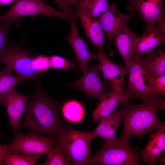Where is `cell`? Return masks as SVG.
<instances>
[{"instance_id":"6da1fadb","label":"cell","mask_w":165,"mask_h":165,"mask_svg":"<svg viewBox=\"0 0 165 165\" xmlns=\"http://www.w3.org/2000/svg\"><path fill=\"white\" fill-rule=\"evenodd\" d=\"M61 107V103L52 99L38 86L35 94L26 108L22 127L57 139L67 125L60 116Z\"/></svg>"},{"instance_id":"7a4b0ae2","label":"cell","mask_w":165,"mask_h":165,"mask_svg":"<svg viewBox=\"0 0 165 165\" xmlns=\"http://www.w3.org/2000/svg\"><path fill=\"white\" fill-rule=\"evenodd\" d=\"M121 105L119 110L124 124L123 132L119 138L121 140L129 142L132 135L140 137L165 126L157 115L158 110L165 109L162 97L145 100L139 105L128 101Z\"/></svg>"},{"instance_id":"3957f363","label":"cell","mask_w":165,"mask_h":165,"mask_svg":"<svg viewBox=\"0 0 165 165\" xmlns=\"http://www.w3.org/2000/svg\"><path fill=\"white\" fill-rule=\"evenodd\" d=\"M57 142L64 158L73 165H90L91 132L73 129L67 125L58 135Z\"/></svg>"},{"instance_id":"277c9868","label":"cell","mask_w":165,"mask_h":165,"mask_svg":"<svg viewBox=\"0 0 165 165\" xmlns=\"http://www.w3.org/2000/svg\"><path fill=\"white\" fill-rule=\"evenodd\" d=\"M141 162L138 147L119 138L105 139L100 150L91 157L90 165H138Z\"/></svg>"},{"instance_id":"5b68a950","label":"cell","mask_w":165,"mask_h":165,"mask_svg":"<svg viewBox=\"0 0 165 165\" xmlns=\"http://www.w3.org/2000/svg\"><path fill=\"white\" fill-rule=\"evenodd\" d=\"M57 139L31 131L26 134L17 133L6 151L21 152L33 156H47L54 146Z\"/></svg>"},{"instance_id":"8992f818","label":"cell","mask_w":165,"mask_h":165,"mask_svg":"<svg viewBox=\"0 0 165 165\" xmlns=\"http://www.w3.org/2000/svg\"><path fill=\"white\" fill-rule=\"evenodd\" d=\"M34 57L31 54L18 45L9 46L0 58V63L10 68L18 75L28 80L38 82L40 75L34 64Z\"/></svg>"},{"instance_id":"52a82bcc","label":"cell","mask_w":165,"mask_h":165,"mask_svg":"<svg viewBox=\"0 0 165 165\" xmlns=\"http://www.w3.org/2000/svg\"><path fill=\"white\" fill-rule=\"evenodd\" d=\"M43 0H17L5 14L0 16V20L14 22L23 16L44 15L49 17L57 16L70 20L68 14L57 10L44 3Z\"/></svg>"},{"instance_id":"ba28073f","label":"cell","mask_w":165,"mask_h":165,"mask_svg":"<svg viewBox=\"0 0 165 165\" xmlns=\"http://www.w3.org/2000/svg\"><path fill=\"white\" fill-rule=\"evenodd\" d=\"M140 60L132 59L128 72V84L125 91L130 98H138L142 101L162 97L156 94L153 88L146 81L143 74Z\"/></svg>"},{"instance_id":"9c48e42d","label":"cell","mask_w":165,"mask_h":165,"mask_svg":"<svg viewBox=\"0 0 165 165\" xmlns=\"http://www.w3.org/2000/svg\"><path fill=\"white\" fill-rule=\"evenodd\" d=\"M101 71L99 64H94L83 72L80 79L69 85L84 91L88 96L101 101L108 95L107 83L109 82L102 81L99 75Z\"/></svg>"},{"instance_id":"30bf717a","label":"cell","mask_w":165,"mask_h":165,"mask_svg":"<svg viewBox=\"0 0 165 165\" xmlns=\"http://www.w3.org/2000/svg\"><path fill=\"white\" fill-rule=\"evenodd\" d=\"M30 96L22 94L16 91V88L0 95V105H3L5 108L9 117V124L15 134L17 133L22 116Z\"/></svg>"},{"instance_id":"8fae6325","label":"cell","mask_w":165,"mask_h":165,"mask_svg":"<svg viewBox=\"0 0 165 165\" xmlns=\"http://www.w3.org/2000/svg\"><path fill=\"white\" fill-rule=\"evenodd\" d=\"M127 9L137 12L144 20L146 27L155 26L156 22L164 16L163 0H127Z\"/></svg>"},{"instance_id":"7c38bea8","label":"cell","mask_w":165,"mask_h":165,"mask_svg":"<svg viewBox=\"0 0 165 165\" xmlns=\"http://www.w3.org/2000/svg\"><path fill=\"white\" fill-rule=\"evenodd\" d=\"M76 18H72L70 20L71 32L66 39L72 47L78 64L79 69L84 72L89 68V62L91 60L97 59V56L90 51L84 40L79 35Z\"/></svg>"},{"instance_id":"4fadbf2b","label":"cell","mask_w":165,"mask_h":165,"mask_svg":"<svg viewBox=\"0 0 165 165\" xmlns=\"http://www.w3.org/2000/svg\"><path fill=\"white\" fill-rule=\"evenodd\" d=\"M110 86L111 89L108 92L107 97L100 101L93 112L94 123L110 114L119 105H121L128 101L130 98L125 91L124 87L112 84H110Z\"/></svg>"},{"instance_id":"5bb4252c","label":"cell","mask_w":165,"mask_h":165,"mask_svg":"<svg viewBox=\"0 0 165 165\" xmlns=\"http://www.w3.org/2000/svg\"><path fill=\"white\" fill-rule=\"evenodd\" d=\"M118 8L115 3L109 5L107 10L98 20L106 35L108 45L121 28L134 16L122 14Z\"/></svg>"},{"instance_id":"9a60e30c","label":"cell","mask_w":165,"mask_h":165,"mask_svg":"<svg viewBox=\"0 0 165 165\" xmlns=\"http://www.w3.org/2000/svg\"><path fill=\"white\" fill-rule=\"evenodd\" d=\"M96 56L99 62L103 78L110 84L124 87V77L129 72L127 67L111 61L104 50L100 51Z\"/></svg>"},{"instance_id":"2e32d148","label":"cell","mask_w":165,"mask_h":165,"mask_svg":"<svg viewBox=\"0 0 165 165\" xmlns=\"http://www.w3.org/2000/svg\"><path fill=\"white\" fill-rule=\"evenodd\" d=\"M138 36L125 24L113 38L119 53L122 57L128 70L130 68L133 55Z\"/></svg>"},{"instance_id":"e0dca14e","label":"cell","mask_w":165,"mask_h":165,"mask_svg":"<svg viewBox=\"0 0 165 165\" xmlns=\"http://www.w3.org/2000/svg\"><path fill=\"white\" fill-rule=\"evenodd\" d=\"M165 150V126L150 133L145 148L139 152L141 161L151 165L156 163L158 158Z\"/></svg>"},{"instance_id":"ac0fdd59","label":"cell","mask_w":165,"mask_h":165,"mask_svg":"<svg viewBox=\"0 0 165 165\" xmlns=\"http://www.w3.org/2000/svg\"><path fill=\"white\" fill-rule=\"evenodd\" d=\"M146 28L144 33L137 38L132 58L141 59L144 53L154 50L165 41V36L161 34L155 26Z\"/></svg>"},{"instance_id":"d6986e66","label":"cell","mask_w":165,"mask_h":165,"mask_svg":"<svg viewBox=\"0 0 165 165\" xmlns=\"http://www.w3.org/2000/svg\"><path fill=\"white\" fill-rule=\"evenodd\" d=\"M144 76L146 79L165 74V53L161 50H152L140 60Z\"/></svg>"},{"instance_id":"ffe728a7","label":"cell","mask_w":165,"mask_h":165,"mask_svg":"<svg viewBox=\"0 0 165 165\" xmlns=\"http://www.w3.org/2000/svg\"><path fill=\"white\" fill-rule=\"evenodd\" d=\"M77 17L79 18L86 33L91 43L100 51L103 50L106 37L98 20L91 19L80 10L76 9Z\"/></svg>"},{"instance_id":"44dd1931","label":"cell","mask_w":165,"mask_h":165,"mask_svg":"<svg viewBox=\"0 0 165 165\" xmlns=\"http://www.w3.org/2000/svg\"><path fill=\"white\" fill-rule=\"evenodd\" d=\"M122 119L119 109H116L109 115L101 119L96 128L91 132L93 139L97 137H101L105 140L114 138Z\"/></svg>"},{"instance_id":"7402d4cb","label":"cell","mask_w":165,"mask_h":165,"mask_svg":"<svg viewBox=\"0 0 165 165\" xmlns=\"http://www.w3.org/2000/svg\"><path fill=\"white\" fill-rule=\"evenodd\" d=\"M109 5L108 0H78L75 7L90 18L98 20L107 10Z\"/></svg>"},{"instance_id":"603a6c76","label":"cell","mask_w":165,"mask_h":165,"mask_svg":"<svg viewBox=\"0 0 165 165\" xmlns=\"http://www.w3.org/2000/svg\"><path fill=\"white\" fill-rule=\"evenodd\" d=\"M43 156L40 155H31L21 152H9L6 151L2 160V165H35L38 160Z\"/></svg>"},{"instance_id":"cb8c5ba5","label":"cell","mask_w":165,"mask_h":165,"mask_svg":"<svg viewBox=\"0 0 165 165\" xmlns=\"http://www.w3.org/2000/svg\"><path fill=\"white\" fill-rule=\"evenodd\" d=\"M11 68L6 66L0 72V95L13 89L25 80L19 75L16 76L12 73Z\"/></svg>"},{"instance_id":"d4e9b609","label":"cell","mask_w":165,"mask_h":165,"mask_svg":"<svg viewBox=\"0 0 165 165\" xmlns=\"http://www.w3.org/2000/svg\"><path fill=\"white\" fill-rule=\"evenodd\" d=\"M63 116L72 122H79L82 119L84 115V110L82 104L75 100L69 101L61 107Z\"/></svg>"},{"instance_id":"484cf974","label":"cell","mask_w":165,"mask_h":165,"mask_svg":"<svg viewBox=\"0 0 165 165\" xmlns=\"http://www.w3.org/2000/svg\"><path fill=\"white\" fill-rule=\"evenodd\" d=\"M47 158L43 165H68L69 162L64 158L57 140L54 146L47 156Z\"/></svg>"},{"instance_id":"4316f807","label":"cell","mask_w":165,"mask_h":165,"mask_svg":"<svg viewBox=\"0 0 165 165\" xmlns=\"http://www.w3.org/2000/svg\"><path fill=\"white\" fill-rule=\"evenodd\" d=\"M48 57L51 68L61 69L63 71H66L76 67L75 63L61 56L55 55Z\"/></svg>"},{"instance_id":"83f0119b","label":"cell","mask_w":165,"mask_h":165,"mask_svg":"<svg viewBox=\"0 0 165 165\" xmlns=\"http://www.w3.org/2000/svg\"><path fill=\"white\" fill-rule=\"evenodd\" d=\"M13 23L9 21H2L0 24V58L4 50L9 46L8 33L9 28Z\"/></svg>"},{"instance_id":"f1b7e54d","label":"cell","mask_w":165,"mask_h":165,"mask_svg":"<svg viewBox=\"0 0 165 165\" xmlns=\"http://www.w3.org/2000/svg\"><path fill=\"white\" fill-rule=\"evenodd\" d=\"M148 84L154 89L159 95L164 96L165 95V74L156 78L146 79Z\"/></svg>"},{"instance_id":"f546056e","label":"cell","mask_w":165,"mask_h":165,"mask_svg":"<svg viewBox=\"0 0 165 165\" xmlns=\"http://www.w3.org/2000/svg\"><path fill=\"white\" fill-rule=\"evenodd\" d=\"M34 66L40 75L51 68L48 56L39 55L34 57Z\"/></svg>"},{"instance_id":"4dcf8cb0","label":"cell","mask_w":165,"mask_h":165,"mask_svg":"<svg viewBox=\"0 0 165 165\" xmlns=\"http://www.w3.org/2000/svg\"><path fill=\"white\" fill-rule=\"evenodd\" d=\"M58 4V8L63 12L69 15L72 18H77L76 14L74 12L71 5L66 0H54Z\"/></svg>"},{"instance_id":"1f68e13d","label":"cell","mask_w":165,"mask_h":165,"mask_svg":"<svg viewBox=\"0 0 165 165\" xmlns=\"http://www.w3.org/2000/svg\"><path fill=\"white\" fill-rule=\"evenodd\" d=\"M165 16H163L156 22L155 28L162 35L165 36Z\"/></svg>"},{"instance_id":"d6a6232c","label":"cell","mask_w":165,"mask_h":165,"mask_svg":"<svg viewBox=\"0 0 165 165\" xmlns=\"http://www.w3.org/2000/svg\"><path fill=\"white\" fill-rule=\"evenodd\" d=\"M8 145L0 144V165H2V160Z\"/></svg>"},{"instance_id":"836d02e7","label":"cell","mask_w":165,"mask_h":165,"mask_svg":"<svg viewBox=\"0 0 165 165\" xmlns=\"http://www.w3.org/2000/svg\"><path fill=\"white\" fill-rule=\"evenodd\" d=\"M17 0H0V6L8 5Z\"/></svg>"},{"instance_id":"e575fe53","label":"cell","mask_w":165,"mask_h":165,"mask_svg":"<svg viewBox=\"0 0 165 165\" xmlns=\"http://www.w3.org/2000/svg\"><path fill=\"white\" fill-rule=\"evenodd\" d=\"M69 3L72 5H74L75 7L76 6L78 0H66Z\"/></svg>"},{"instance_id":"d590c367","label":"cell","mask_w":165,"mask_h":165,"mask_svg":"<svg viewBox=\"0 0 165 165\" xmlns=\"http://www.w3.org/2000/svg\"><path fill=\"white\" fill-rule=\"evenodd\" d=\"M0 136H1V134H0Z\"/></svg>"}]
</instances>
